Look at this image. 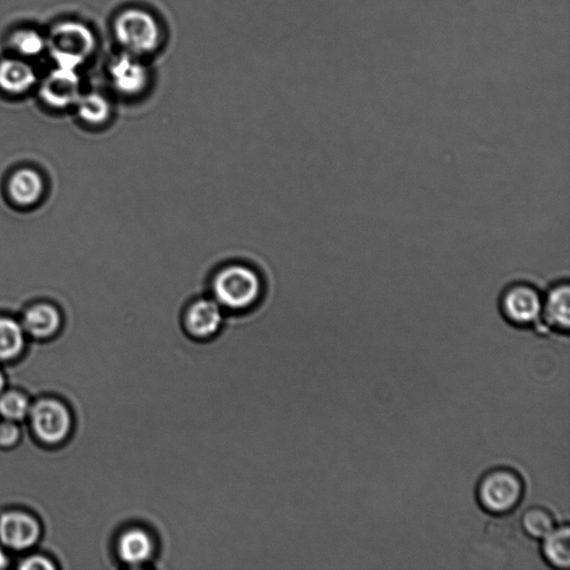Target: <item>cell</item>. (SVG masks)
<instances>
[{
    "mask_svg": "<svg viewBox=\"0 0 570 570\" xmlns=\"http://www.w3.org/2000/svg\"><path fill=\"white\" fill-rule=\"evenodd\" d=\"M20 432L12 423H0V446L9 447L17 441Z\"/></svg>",
    "mask_w": 570,
    "mask_h": 570,
    "instance_id": "22",
    "label": "cell"
},
{
    "mask_svg": "<svg viewBox=\"0 0 570 570\" xmlns=\"http://www.w3.org/2000/svg\"><path fill=\"white\" fill-rule=\"evenodd\" d=\"M541 554L545 562L555 569L570 566V531L568 524L556 526L553 532L542 538Z\"/></svg>",
    "mask_w": 570,
    "mask_h": 570,
    "instance_id": "14",
    "label": "cell"
},
{
    "mask_svg": "<svg viewBox=\"0 0 570 570\" xmlns=\"http://www.w3.org/2000/svg\"><path fill=\"white\" fill-rule=\"evenodd\" d=\"M183 323L189 337L197 340H207L220 331L223 312L215 300L200 298L188 307Z\"/></svg>",
    "mask_w": 570,
    "mask_h": 570,
    "instance_id": "8",
    "label": "cell"
},
{
    "mask_svg": "<svg viewBox=\"0 0 570 570\" xmlns=\"http://www.w3.org/2000/svg\"><path fill=\"white\" fill-rule=\"evenodd\" d=\"M47 47L61 69L77 71L96 47V38L88 26L77 21H64L54 27Z\"/></svg>",
    "mask_w": 570,
    "mask_h": 570,
    "instance_id": "4",
    "label": "cell"
},
{
    "mask_svg": "<svg viewBox=\"0 0 570 570\" xmlns=\"http://www.w3.org/2000/svg\"><path fill=\"white\" fill-rule=\"evenodd\" d=\"M110 76L117 92L129 97L141 95L149 83V71L142 57L126 52L112 62Z\"/></svg>",
    "mask_w": 570,
    "mask_h": 570,
    "instance_id": "6",
    "label": "cell"
},
{
    "mask_svg": "<svg viewBox=\"0 0 570 570\" xmlns=\"http://www.w3.org/2000/svg\"><path fill=\"white\" fill-rule=\"evenodd\" d=\"M13 47L21 55L38 56L47 47L46 39L38 31L22 29L16 31L12 38Z\"/></svg>",
    "mask_w": 570,
    "mask_h": 570,
    "instance_id": "20",
    "label": "cell"
},
{
    "mask_svg": "<svg viewBox=\"0 0 570 570\" xmlns=\"http://www.w3.org/2000/svg\"><path fill=\"white\" fill-rule=\"evenodd\" d=\"M38 76L25 62L4 60L0 63V88L11 94H22L33 88Z\"/></svg>",
    "mask_w": 570,
    "mask_h": 570,
    "instance_id": "15",
    "label": "cell"
},
{
    "mask_svg": "<svg viewBox=\"0 0 570 570\" xmlns=\"http://www.w3.org/2000/svg\"><path fill=\"white\" fill-rule=\"evenodd\" d=\"M114 35L124 52L139 57L155 53L162 43L160 22L145 9H125L114 21Z\"/></svg>",
    "mask_w": 570,
    "mask_h": 570,
    "instance_id": "3",
    "label": "cell"
},
{
    "mask_svg": "<svg viewBox=\"0 0 570 570\" xmlns=\"http://www.w3.org/2000/svg\"><path fill=\"white\" fill-rule=\"evenodd\" d=\"M557 526L553 513L546 507L532 506L522 516V527L532 540H542Z\"/></svg>",
    "mask_w": 570,
    "mask_h": 570,
    "instance_id": "17",
    "label": "cell"
},
{
    "mask_svg": "<svg viewBox=\"0 0 570 570\" xmlns=\"http://www.w3.org/2000/svg\"><path fill=\"white\" fill-rule=\"evenodd\" d=\"M29 411V401L20 393L9 392L0 398V414L8 420H21Z\"/></svg>",
    "mask_w": 570,
    "mask_h": 570,
    "instance_id": "21",
    "label": "cell"
},
{
    "mask_svg": "<svg viewBox=\"0 0 570 570\" xmlns=\"http://www.w3.org/2000/svg\"><path fill=\"white\" fill-rule=\"evenodd\" d=\"M31 423L38 436L49 443L61 441L71 427L69 411L54 400L38 402L31 410Z\"/></svg>",
    "mask_w": 570,
    "mask_h": 570,
    "instance_id": "7",
    "label": "cell"
},
{
    "mask_svg": "<svg viewBox=\"0 0 570 570\" xmlns=\"http://www.w3.org/2000/svg\"><path fill=\"white\" fill-rule=\"evenodd\" d=\"M76 105L80 119L90 125H101L110 119L111 104L101 94L80 95Z\"/></svg>",
    "mask_w": 570,
    "mask_h": 570,
    "instance_id": "18",
    "label": "cell"
},
{
    "mask_svg": "<svg viewBox=\"0 0 570 570\" xmlns=\"http://www.w3.org/2000/svg\"><path fill=\"white\" fill-rule=\"evenodd\" d=\"M478 504L486 513L507 516L518 508L524 496V482L517 470L495 467L479 479L476 488Z\"/></svg>",
    "mask_w": 570,
    "mask_h": 570,
    "instance_id": "1",
    "label": "cell"
},
{
    "mask_svg": "<svg viewBox=\"0 0 570 570\" xmlns=\"http://www.w3.org/2000/svg\"><path fill=\"white\" fill-rule=\"evenodd\" d=\"M541 319L555 332H569L570 284L567 279L558 280L542 293Z\"/></svg>",
    "mask_w": 570,
    "mask_h": 570,
    "instance_id": "9",
    "label": "cell"
},
{
    "mask_svg": "<svg viewBox=\"0 0 570 570\" xmlns=\"http://www.w3.org/2000/svg\"><path fill=\"white\" fill-rule=\"evenodd\" d=\"M155 551V540L147 529L141 527L128 529L117 541V554L122 562L130 566H142L151 562Z\"/></svg>",
    "mask_w": 570,
    "mask_h": 570,
    "instance_id": "11",
    "label": "cell"
},
{
    "mask_svg": "<svg viewBox=\"0 0 570 570\" xmlns=\"http://www.w3.org/2000/svg\"><path fill=\"white\" fill-rule=\"evenodd\" d=\"M38 536V524L29 516L8 514L0 520V538L13 549H29Z\"/></svg>",
    "mask_w": 570,
    "mask_h": 570,
    "instance_id": "12",
    "label": "cell"
},
{
    "mask_svg": "<svg viewBox=\"0 0 570 570\" xmlns=\"http://www.w3.org/2000/svg\"><path fill=\"white\" fill-rule=\"evenodd\" d=\"M24 328L16 321L0 318V359H11L24 347Z\"/></svg>",
    "mask_w": 570,
    "mask_h": 570,
    "instance_id": "19",
    "label": "cell"
},
{
    "mask_svg": "<svg viewBox=\"0 0 570 570\" xmlns=\"http://www.w3.org/2000/svg\"><path fill=\"white\" fill-rule=\"evenodd\" d=\"M3 388H4V378H3V375L0 374V391L3 390Z\"/></svg>",
    "mask_w": 570,
    "mask_h": 570,
    "instance_id": "25",
    "label": "cell"
},
{
    "mask_svg": "<svg viewBox=\"0 0 570 570\" xmlns=\"http://www.w3.org/2000/svg\"><path fill=\"white\" fill-rule=\"evenodd\" d=\"M12 200L21 206H31L40 201L44 193L42 176L31 169H21L13 173L8 182Z\"/></svg>",
    "mask_w": 570,
    "mask_h": 570,
    "instance_id": "13",
    "label": "cell"
},
{
    "mask_svg": "<svg viewBox=\"0 0 570 570\" xmlns=\"http://www.w3.org/2000/svg\"><path fill=\"white\" fill-rule=\"evenodd\" d=\"M40 96L53 107L65 108L74 105L80 97V77L77 71L57 67L45 80L40 88Z\"/></svg>",
    "mask_w": 570,
    "mask_h": 570,
    "instance_id": "10",
    "label": "cell"
},
{
    "mask_svg": "<svg viewBox=\"0 0 570 570\" xmlns=\"http://www.w3.org/2000/svg\"><path fill=\"white\" fill-rule=\"evenodd\" d=\"M61 325V315L51 305H38L26 312L22 328L36 338H47L55 333Z\"/></svg>",
    "mask_w": 570,
    "mask_h": 570,
    "instance_id": "16",
    "label": "cell"
},
{
    "mask_svg": "<svg viewBox=\"0 0 570 570\" xmlns=\"http://www.w3.org/2000/svg\"><path fill=\"white\" fill-rule=\"evenodd\" d=\"M212 289L214 300L222 307L244 311L250 309L259 300L262 282L259 274L250 266L231 264L215 274Z\"/></svg>",
    "mask_w": 570,
    "mask_h": 570,
    "instance_id": "2",
    "label": "cell"
},
{
    "mask_svg": "<svg viewBox=\"0 0 570 570\" xmlns=\"http://www.w3.org/2000/svg\"><path fill=\"white\" fill-rule=\"evenodd\" d=\"M7 562L6 555H4V551L0 549V569L6 567Z\"/></svg>",
    "mask_w": 570,
    "mask_h": 570,
    "instance_id": "24",
    "label": "cell"
},
{
    "mask_svg": "<svg viewBox=\"0 0 570 570\" xmlns=\"http://www.w3.org/2000/svg\"><path fill=\"white\" fill-rule=\"evenodd\" d=\"M21 569H52L53 565L48 562L47 559L42 557H31L24 560V563L21 564Z\"/></svg>",
    "mask_w": 570,
    "mask_h": 570,
    "instance_id": "23",
    "label": "cell"
},
{
    "mask_svg": "<svg viewBox=\"0 0 570 570\" xmlns=\"http://www.w3.org/2000/svg\"><path fill=\"white\" fill-rule=\"evenodd\" d=\"M542 293L535 284L515 281L507 284L499 298L502 319L515 328H532L541 316Z\"/></svg>",
    "mask_w": 570,
    "mask_h": 570,
    "instance_id": "5",
    "label": "cell"
}]
</instances>
